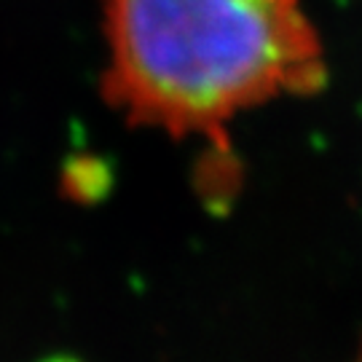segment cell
Instances as JSON below:
<instances>
[{
  "label": "cell",
  "mask_w": 362,
  "mask_h": 362,
  "mask_svg": "<svg viewBox=\"0 0 362 362\" xmlns=\"http://www.w3.org/2000/svg\"><path fill=\"white\" fill-rule=\"evenodd\" d=\"M105 35L107 105L134 127L207 140L220 164L239 113L327 81L300 0H105Z\"/></svg>",
  "instance_id": "1"
},
{
  "label": "cell",
  "mask_w": 362,
  "mask_h": 362,
  "mask_svg": "<svg viewBox=\"0 0 362 362\" xmlns=\"http://www.w3.org/2000/svg\"><path fill=\"white\" fill-rule=\"evenodd\" d=\"M52 362H73V360H52Z\"/></svg>",
  "instance_id": "2"
}]
</instances>
